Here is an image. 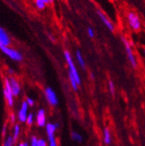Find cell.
Listing matches in <instances>:
<instances>
[{
    "instance_id": "4",
    "label": "cell",
    "mask_w": 145,
    "mask_h": 146,
    "mask_svg": "<svg viewBox=\"0 0 145 146\" xmlns=\"http://www.w3.org/2000/svg\"><path fill=\"white\" fill-rule=\"evenodd\" d=\"M121 40L122 42L123 43V45L125 47V50H126V53H127V56H128V58L130 60V64L134 67V68H136L137 67V62H136V59L135 58V55L133 53V50L131 49V45H130V43L128 41L125 36H122L121 38Z\"/></svg>"
},
{
    "instance_id": "28",
    "label": "cell",
    "mask_w": 145,
    "mask_h": 146,
    "mask_svg": "<svg viewBox=\"0 0 145 146\" xmlns=\"http://www.w3.org/2000/svg\"><path fill=\"white\" fill-rule=\"evenodd\" d=\"M43 1H44L46 5H49V4L51 3V2H50V0H43Z\"/></svg>"
},
{
    "instance_id": "11",
    "label": "cell",
    "mask_w": 145,
    "mask_h": 146,
    "mask_svg": "<svg viewBox=\"0 0 145 146\" xmlns=\"http://www.w3.org/2000/svg\"><path fill=\"white\" fill-rule=\"evenodd\" d=\"M97 14H98V17H100V19L102 20V22L104 24V25L110 30L111 31H115V26H114V25L112 24V22L109 19V18L103 14V12H102L101 11H97Z\"/></svg>"
},
{
    "instance_id": "19",
    "label": "cell",
    "mask_w": 145,
    "mask_h": 146,
    "mask_svg": "<svg viewBox=\"0 0 145 146\" xmlns=\"http://www.w3.org/2000/svg\"><path fill=\"white\" fill-rule=\"evenodd\" d=\"M16 119H17V116L13 112H11L10 113V116H9V121H10V123H11V125H14L15 123H16Z\"/></svg>"
},
{
    "instance_id": "31",
    "label": "cell",
    "mask_w": 145,
    "mask_h": 146,
    "mask_svg": "<svg viewBox=\"0 0 145 146\" xmlns=\"http://www.w3.org/2000/svg\"><path fill=\"white\" fill-rule=\"evenodd\" d=\"M112 1H115V0H112Z\"/></svg>"
},
{
    "instance_id": "17",
    "label": "cell",
    "mask_w": 145,
    "mask_h": 146,
    "mask_svg": "<svg viewBox=\"0 0 145 146\" xmlns=\"http://www.w3.org/2000/svg\"><path fill=\"white\" fill-rule=\"evenodd\" d=\"M35 5L38 10H44L46 7V4L43 1V0H35Z\"/></svg>"
},
{
    "instance_id": "8",
    "label": "cell",
    "mask_w": 145,
    "mask_h": 146,
    "mask_svg": "<svg viewBox=\"0 0 145 146\" xmlns=\"http://www.w3.org/2000/svg\"><path fill=\"white\" fill-rule=\"evenodd\" d=\"M29 105L26 103V101H24L20 106V108L19 109V111H17V120H19L20 123H25L27 117H28V110H29Z\"/></svg>"
},
{
    "instance_id": "13",
    "label": "cell",
    "mask_w": 145,
    "mask_h": 146,
    "mask_svg": "<svg viewBox=\"0 0 145 146\" xmlns=\"http://www.w3.org/2000/svg\"><path fill=\"white\" fill-rule=\"evenodd\" d=\"M21 134V126L19 123H15L14 125H12V130H11V136L13 137V139L15 141H17L19 138Z\"/></svg>"
},
{
    "instance_id": "16",
    "label": "cell",
    "mask_w": 145,
    "mask_h": 146,
    "mask_svg": "<svg viewBox=\"0 0 145 146\" xmlns=\"http://www.w3.org/2000/svg\"><path fill=\"white\" fill-rule=\"evenodd\" d=\"M15 140L13 139V137L11 135H8L7 137H5L4 139V143L2 146H14L15 144Z\"/></svg>"
},
{
    "instance_id": "22",
    "label": "cell",
    "mask_w": 145,
    "mask_h": 146,
    "mask_svg": "<svg viewBox=\"0 0 145 146\" xmlns=\"http://www.w3.org/2000/svg\"><path fill=\"white\" fill-rule=\"evenodd\" d=\"M87 33H88V35H89V38H95V31H94V30H93L92 28L89 27V28L87 29Z\"/></svg>"
},
{
    "instance_id": "5",
    "label": "cell",
    "mask_w": 145,
    "mask_h": 146,
    "mask_svg": "<svg viewBox=\"0 0 145 146\" xmlns=\"http://www.w3.org/2000/svg\"><path fill=\"white\" fill-rule=\"evenodd\" d=\"M127 19L130 25V27L134 31H138L141 29V21L138 15L134 11H130L127 16Z\"/></svg>"
},
{
    "instance_id": "25",
    "label": "cell",
    "mask_w": 145,
    "mask_h": 146,
    "mask_svg": "<svg viewBox=\"0 0 145 146\" xmlns=\"http://www.w3.org/2000/svg\"><path fill=\"white\" fill-rule=\"evenodd\" d=\"M38 146H47V143L44 139H38Z\"/></svg>"
},
{
    "instance_id": "21",
    "label": "cell",
    "mask_w": 145,
    "mask_h": 146,
    "mask_svg": "<svg viewBox=\"0 0 145 146\" xmlns=\"http://www.w3.org/2000/svg\"><path fill=\"white\" fill-rule=\"evenodd\" d=\"M38 138L37 137L33 136L30 139V146H38Z\"/></svg>"
},
{
    "instance_id": "6",
    "label": "cell",
    "mask_w": 145,
    "mask_h": 146,
    "mask_svg": "<svg viewBox=\"0 0 145 146\" xmlns=\"http://www.w3.org/2000/svg\"><path fill=\"white\" fill-rule=\"evenodd\" d=\"M45 126H46V132H47V136L49 139V145L58 146L57 142H56V137H55V131L58 124H54V123H49Z\"/></svg>"
},
{
    "instance_id": "20",
    "label": "cell",
    "mask_w": 145,
    "mask_h": 146,
    "mask_svg": "<svg viewBox=\"0 0 145 146\" xmlns=\"http://www.w3.org/2000/svg\"><path fill=\"white\" fill-rule=\"evenodd\" d=\"M28 125H31L33 123H34V116L32 113H29L28 114V117H27V119H26V122H25Z\"/></svg>"
},
{
    "instance_id": "15",
    "label": "cell",
    "mask_w": 145,
    "mask_h": 146,
    "mask_svg": "<svg viewBox=\"0 0 145 146\" xmlns=\"http://www.w3.org/2000/svg\"><path fill=\"white\" fill-rule=\"evenodd\" d=\"M103 140L106 144H110L111 143V135L110 131H109L107 128H105L103 131Z\"/></svg>"
},
{
    "instance_id": "9",
    "label": "cell",
    "mask_w": 145,
    "mask_h": 146,
    "mask_svg": "<svg viewBox=\"0 0 145 146\" xmlns=\"http://www.w3.org/2000/svg\"><path fill=\"white\" fill-rule=\"evenodd\" d=\"M44 94H45V98L46 100L48 101V103L50 105L55 106L58 104V96L56 94L55 91L53 90V89H51L50 87H47L44 90Z\"/></svg>"
},
{
    "instance_id": "7",
    "label": "cell",
    "mask_w": 145,
    "mask_h": 146,
    "mask_svg": "<svg viewBox=\"0 0 145 146\" xmlns=\"http://www.w3.org/2000/svg\"><path fill=\"white\" fill-rule=\"evenodd\" d=\"M9 78V82H10V85H11V89L13 92L14 97H19L21 93V84L17 78H15L14 76H8Z\"/></svg>"
},
{
    "instance_id": "12",
    "label": "cell",
    "mask_w": 145,
    "mask_h": 146,
    "mask_svg": "<svg viewBox=\"0 0 145 146\" xmlns=\"http://www.w3.org/2000/svg\"><path fill=\"white\" fill-rule=\"evenodd\" d=\"M36 122H37L38 125L40 127L46 125V116H45L44 110L41 109L38 111L37 117H36Z\"/></svg>"
},
{
    "instance_id": "26",
    "label": "cell",
    "mask_w": 145,
    "mask_h": 146,
    "mask_svg": "<svg viewBox=\"0 0 145 146\" xmlns=\"http://www.w3.org/2000/svg\"><path fill=\"white\" fill-rule=\"evenodd\" d=\"M2 134H3V136H4V137H7L8 135H7V127H6V125H5L4 126V128H3V130H2Z\"/></svg>"
},
{
    "instance_id": "30",
    "label": "cell",
    "mask_w": 145,
    "mask_h": 146,
    "mask_svg": "<svg viewBox=\"0 0 145 146\" xmlns=\"http://www.w3.org/2000/svg\"><path fill=\"white\" fill-rule=\"evenodd\" d=\"M53 1H54V0H50V2H51V3H52Z\"/></svg>"
},
{
    "instance_id": "29",
    "label": "cell",
    "mask_w": 145,
    "mask_h": 146,
    "mask_svg": "<svg viewBox=\"0 0 145 146\" xmlns=\"http://www.w3.org/2000/svg\"><path fill=\"white\" fill-rule=\"evenodd\" d=\"M143 53H144V55H145V48H144V50H143Z\"/></svg>"
},
{
    "instance_id": "3",
    "label": "cell",
    "mask_w": 145,
    "mask_h": 146,
    "mask_svg": "<svg viewBox=\"0 0 145 146\" xmlns=\"http://www.w3.org/2000/svg\"><path fill=\"white\" fill-rule=\"evenodd\" d=\"M64 54V58H65V60L67 62L68 67H69V74L71 75V76H73V78L76 79L77 83L79 85L81 84V79H80V77H79V74H78V71L77 70L76 64L73 62V59H72V58L70 56V53L68 50H65Z\"/></svg>"
},
{
    "instance_id": "24",
    "label": "cell",
    "mask_w": 145,
    "mask_h": 146,
    "mask_svg": "<svg viewBox=\"0 0 145 146\" xmlns=\"http://www.w3.org/2000/svg\"><path fill=\"white\" fill-rule=\"evenodd\" d=\"M25 101H26V103L28 104L29 106H33L34 104H35V101H34L31 98H27Z\"/></svg>"
},
{
    "instance_id": "10",
    "label": "cell",
    "mask_w": 145,
    "mask_h": 146,
    "mask_svg": "<svg viewBox=\"0 0 145 146\" xmlns=\"http://www.w3.org/2000/svg\"><path fill=\"white\" fill-rule=\"evenodd\" d=\"M11 38L8 32L2 27H0V46H10Z\"/></svg>"
},
{
    "instance_id": "18",
    "label": "cell",
    "mask_w": 145,
    "mask_h": 146,
    "mask_svg": "<svg viewBox=\"0 0 145 146\" xmlns=\"http://www.w3.org/2000/svg\"><path fill=\"white\" fill-rule=\"evenodd\" d=\"M71 137H72V139L75 140L76 142L80 143V142H82V141H83V137H82V136H81L79 133H77V132H75V131H74V132H72Z\"/></svg>"
},
{
    "instance_id": "14",
    "label": "cell",
    "mask_w": 145,
    "mask_h": 146,
    "mask_svg": "<svg viewBox=\"0 0 145 146\" xmlns=\"http://www.w3.org/2000/svg\"><path fill=\"white\" fill-rule=\"evenodd\" d=\"M76 58H77V60L78 64H80V66L84 69L85 68V62H84L83 57V55H82L80 50L76 51Z\"/></svg>"
},
{
    "instance_id": "2",
    "label": "cell",
    "mask_w": 145,
    "mask_h": 146,
    "mask_svg": "<svg viewBox=\"0 0 145 146\" xmlns=\"http://www.w3.org/2000/svg\"><path fill=\"white\" fill-rule=\"evenodd\" d=\"M0 50H1L5 56L12 61L15 62H21L23 60V55L21 52L17 50L16 49L11 46H0Z\"/></svg>"
},
{
    "instance_id": "23",
    "label": "cell",
    "mask_w": 145,
    "mask_h": 146,
    "mask_svg": "<svg viewBox=\"0 0 145 146\" xmlns=\"http://www.w3.org/2000/svg\"><path fill=\"white\" fill-rule=\"evenodd\" d=\"M109 87H110V90H111V94L114 95V93H115V86H114V84H113V82L111 80L109 82Z\"/></svg>"
},
{
    "instance_id": "27",
    "label": "cell",
    "mask_w": 145,
    "mask_h": 146,
    "mask_svg": "<svg viewBox=\"0 0 145 146\" xmlns=\"http://www.w3.org/2000/svg\"><path fill=\"white\" fill-rule=\"evenodd\" d=\"M17 146H30L27 143H24V142H23V143H19V145Z\"/></svg>"
},
{
    "instance_id": "1",
    "label": "cell",
    "mask_w": 145,
    "mask_h": 146,
    "mask_svg": "<svg viewBox=\"0 0 145 146\" xmlns=\"http://www.w3.org/2000/svg\"><path fill=\"white\" fill-rule=\"evenodd\" d=\"M3 93H4V98L6 103V105L9 109L13 108L14 106V95L13 92L11 89V85H10V82H9V78L8 76H5L4 78V87H3Z\"/></svg>"
}]
</instances>
